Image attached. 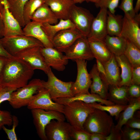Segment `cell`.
<instances>
[{
	"label": "cell",
	"mask_w": 140,
	"mask_h": 140,
	"mask_svg": "<svg viewBox=\"0 0 140 140\" xmlns=\"http://www.w3.org/2000/svg\"><path fill=\"white\" fill-rule=\"evenodd\" d=\"M34 70L27 63L17 57L8 58L3 69L1 85L17 89L27 84Z\"/></svg>",
	"instance_id": "obj_1"
},
{
	"label": "cell",
	"mask_w": 140,
	"mask_h": 140,
	"mask_svg": "<svg viewBox=\"0 0 140 140\" xmlns=\"http://www.w3.org/2000/svg\"><path fill=\"white\" fill-rule=\"evenodd\" d=\"M114 124L111 116L106 112L95 109L87 118L83 127L89 133H99L106 136Z\"/></svg>",
	"instance_id": "obj_2"
},
{
	"label": "cell",
	"mask_w": 140,
	"mask_h": 140,
	"mask_svg": "<svg viewBox=\"0 0 140 140\" xmlns=\"http://www.w3.org/2000/svg\"><path fill=\"white\" fill-rule=\"evenodd\" d=\"M43 87L42 80L33 79L26 85L12 92L8 101L9 103L15 109L27 106Z\"/></svg>",
	"instance_id": "obj_3"
},
{
	"label": "cell",
	"mask_w": 140,
	"mask_h": 140,
	"mask_svg": "<svg viewBox=\"0 0 140 140\" xmlns=\"http://www.w3.org/2000/svg\"><path fill=\"white\" fill-rule=\"evenodd\" d=\"M64 106L63 114L68 123L82 129L87 118L95 109L89 103L81 101H73Z\"/></svg>",
	"instance_id": "obj_4"
},
{
	"label": "cell",
	"mask_w": 140,
	"mask_h": 140,
	"mask_svg": "<svg viewBox=\"0 0 140 140\" xmlns=\"http://www.w3.org/2000/svg\"><path fill=\"white\" fill-rule=\"evenodd\" d=\"M0 39L3 46L12 56L18 54L29 48L37 46L44 47L41 43L31 37L24 35L3 37Z\"/></svg>",
	"instance_id": "obj_5"
},
{
	"label": "cell",
	"mask_w": 140,
	"mask_h": 140,
	"mask_svg": "<svg viewBox=\"0 0 140 140\" xmlns=\"http://www.w3.org/2000/svg\"><path fill=\"white\" fill-rule=\"evenodd\" d=\"M31 111L37 133L42 140H47L45 128L52 120L65 121L66 119L62 113L56 110L34 109Z\"/></svg>",
	"instance_id": "obj_6"
},
{
	"label": "cell",
	"mask_w": 140,
	"mask_h": 140,
	"mask_svg": "<svg viewBox=\"0 0 140 140\" xmlns=\"http://www.w3.org/2000/svg\"><path fill=\"white\" fill-rule=\"evenodd\" d=\"M47 81L42 80L43 87L47 89L52 100L73 96L72 88L73 82H65L58 79L51 70L47 74Z\"/></svg>",
	"instance_id": "obj_7"
},
{
	"label": "cell",
	"mask_w": 140,
	"mask_h": 140,
	"mask_svg": "<svg viewBox=\"0 0 140 140\" xmlns=\"http://www.w3.org/2000/svg\"><path fill=\"white\" fill-rule=\"evenodd\" d=\"M89 11L73 4L70 10L69 19L83 35L87 37L94 18Z\"/></svg>",
	"instance_id": "obj_8"
},
{
	"label": "cell",
	"mask_w": 140,
	"mask_h": 140,
	"mask_svg": "<svg viewBox=\"0 0 140 140\" xmlns=\"http://www.w3.org/2000/svg\"><path fill=\"white\" fill-rule=\"evenodd\" d=\"M66 58L73 61L81 59L90 60L94 58L86 37L77 39L64 52Z\"/></svg>",
	"instance_id": "obj_9"
},
{
	"label": "cell",
	"mask_w": 140,
	"mask_h": 140,
	"mask_svg": "<svg viewBox=\"0 0 140 140\" xmlns=\"http://www.w3.org/2000/svg\"><path fill=\"white\" fill-rule=\"evenodd\" d=\"M77 69V77L73 82L71 90L74 95L79 93H90L89 89L92 82L90 75L87 70V62L83 60H77L75 61Z\"/></svg>",
	"instance_id": "obj_10"
},
{
	"label": "cell",
	"mask_w": 140,
	"mask_h": 140,
	"mask_svg": "<svg viewBox=\"0 0 140 140\" xmlns=\"http://www.w3.org/2000/svg\"><path fill=\"white\" fill-rule=\"evenodd\" d=\"M41 47L37 46L29 48L16 57L26 62L34 70L40 69L47 74L51 69L47 64L41 52Z\"/></svg>",
	"instance_id": "obj_11"
},
{
	"label": "cell",
	"mask_w": 140,
	"mask_h": 140,
	"mask_svg": "<svg viewBox=\"0 0 140 140\" xmlns=\"http://www.w3.org/2000/svg\"><path fill=\"white\" fill-rule=\"evenodd\" d=\"M27 106L30 110L34 109L53 110L63 114L64 106L53 101L48 90L43 87L35 95L34 99Z\"/></svg>",
	"instance_id": "obj_12"
},
{
	"label": "cell",
	"mask_w": 140,
	"mask_h": 140,
	"mask_svg": "<svg viewBox=\"0 0 140 140\" xmlns=\"http://www.w3.org/2000/svg\"><path fill=\"white\" fill-rule=\"evenodd\" d=\"M71 125L65 121L52 120L45 128L47 140H71Z\"/></svg>",
	"instance_id": "obj_13"
},
{
	"label": "cell",
	"mask_w": 140,
	"mask_h": 140,
	"mask_svg": "<svg viewBox=\"0 0 140 140\" xmlns=\"http://www.w3.org/2000/svg\"><path fill=\"white\" fill-rule=\"evenodd\" d=\"M107 11L106 8H100L99 12L92 22L88 39L103 40L108 35Z\"/></svg>",
	"instance_id": "obj_14"
},
{
	"label": "cell",
	"mask_w": 140,
	"mask_h": 140,
	"mask_svg": "<svg viewBox=\"0 0 140 140\" xmlns=\"http://www.w3.org/2000/svg\"><path fill=\"white\" fill-rule=\"evenodd\" d=\"M83 36H85L76 28L65 29L57 33L52 43L54 48L63 52L77 39Z\"/></svg>",
	"instance_id": "obj_15"
},
{
	"label": "cell",
	"mask_w": 140,
	"mask_h": 140,
	"mask_svg": "<svg viewBox=\"0 0 140 140\" xmlns=\"http://www.w3.org/2000/svg\"><path fill=\"white\" fill-rule=\"evenodd\" d=\"M139 23L134 18L124 15L120 36L131 42L140 49Z\"/></svg>",
	"instance_id": "obj_16"
},
{
	"label": "cell",
	"mask_w": 140,
	"mask_h": 140,
	"mask_svg": "<svg viewBox=\"0 0 140 140\" xmlns=\"http://www.w3.org/2000/svg\"><path fill=\"white\" fill-rule=\"evenodd\" d=\"M41 51L48 66L58 71H62L68 59L61 52L54 47H42Z\"/></svg>",
	"instance_id": "obj_17"
},
{
	"label": "cell",
	"mask_w": 140,
	"mask_h": 140,
	"mask_svg": "<svg viewBox=\"0 0 140 140\" xmlns=\"http://www.w3.org/2000/svg\"><path fill=\"white\" fill-rule=\"evenodd\" d=\"M1 4L3 6L2 12L4 26L3 37L24 35L22 27L9 10L7 0H4Z\"/></svg>",
	"instance_id": "obj_18"
},
{
	"label": "cell",
	"mask_w": 140,
	"mask_h": 140,
	"mask_svg": "<svg viewBox=\"0 0 140 140\" xmlns=\"http://www.w3.org/2000/svg\"><path fill=\"white\" fill-rule=\"evenodd\" d=\"M42 24L31 21L26 24L23 29L24 35L37 39L44 47H54L52 41L42 28Z\"/></svg>",
	"instance_id": "obj_19"
},
{
	"label": "cell",
	"mask_w": 140,
	"mask_h": 140,
	"mask_svg": "<svg viewBox=\"0 0 140 140\" xmlns=\"http://www.w3.org/2000/svg\"><path fill=\"white\" fill-rule=\"evenodd\" d=\"M52 100L55 102L64 105L75 101H81L88 103L98 102L106 105L115 104L108 100L102 99L97 94L91 93H79L71 97L56 99Z\"/></svg>",
	"instance_id": "obj_20"
},
{
	"label": "cell",
	"mask_w": 140,
	"mask_h": 140,
	"mask_svg": "<svg viewBox=\"0 0 140 140\" xmlns=\"http://www.w3.org/2000/svg\"><path fill=\"white\" fill-rule=\"evenodd\" d=\"M59 19H69L70 9L74 4L73 0H44Z\"/></svg>",
	"instance_id": "obj_21"
},
{
	"label": "cell",
	"mask_w": 140,
	"mask_h": 140,
	"mask_svg": "<svg viewBox=\"0 0 140 140\" xmlns=\"http://www.w3.org/2000/svg\"><path fill=\"white\" fill-rule=\"evenodd\" d=\"M102 64L106 72L105 84L108 87L109 85L119 86L121 81L120 70L115 55L113 54L108 61Z\"/></svg>",
	"instance_id": "obj_22"
},
{
	"label": "cell",
	"mask_w": 140,
	"mask_h": 140,
	"mask_svg": "<svg viewBox=\"0 0 140 140\" xmlns=\"http://www.w3.org/2000/svg\"><path fill=\"white\" fill-rule=\"evenodd\" d=\"M89 74L92 79L90 87L91 93L97 94L102 99L107 100L109 87L102 79L96 64L93 65Z\"/></svg>",
	"instance_id": "obj_23"
},
{
	"label": "cell",
	"mask_w": 140,
	"mask_h": 140,
	"mask_svg": "<svg viewBox=\"0 0 140 140\" xmlns=\"http://www.w3.org/2000/svg\"><path fill=\"white\" fill-rule=\"evenodd\" d=\"M140 109V97L130 98L125 108L120 114L117 123L114 125L116 131L120 132L123 126L134 115L135 112Z\"/></svg>",
	"instance_id": "obj_24"
},
{
	"label": "cell",
	"mask_w": 140,
	"mask_h": 140,
	"mask_svg": "<svg viewBox=\"0 0 140 140\" xmlns=\"http://www.w3.org/2000/svg\"><path fill=\"white\" fill-rule=\"evenodd\" d=\"M130 98L128 92V86L109 85L107 100L115 104L126 105Z\"/></svg>",
	"instance_id": "obj_25"
},
{
	"label": "cell",
	"mask_w": 140,
	"mask_h": 140,
	"mask_svg": "<svg viewBox=\"0 0 140 140\" xmlns=\"http://www.w3.org/2000/svg\"><path fill=\"white\" fill-rule=\"evenodd\" d=\"M88 39L94 58L99 60L102 63L107 61L111 58L113 54L103 40Z\"/></svg>",
	"instance_id": "obj_26"
},
{
	"label": "cell",
	"mask_w": 140,
	"mask_h": 140,
	"mask_svg": "<svg viewBox=\"0 0 140 140\" xmlns=\"http://www.w3.org/2000/svg\"><path fill=\"white\" fill-rule=\"evenodd\" d=\"M58 20L50 7L45 3L37 9L31 17L32 21L51 24L57 23Z\"/></svg>",
	"instance_id": "obj_27"
},
{
	"label": "cell",
	"mask_w": 140,
	"mask_h": 140,
	"mask_svg": "<svg viewBox=\"0 0 140 140\" xmlns=\"http://www.w3.org/2000/svg\"><path fill=\"white\" fill-rule=\"evenodd\" d=\"M59 20L57 23L54 24L42 23V28L52 42L54 36L59 32L65 29L76 28L69 19Z\"/></svg>",
	"instance_id": "obj_28"
},
{
	"label": "cell",
	"mask_w": 140,
	"mask_h": 140,
	"mask_svg": "<svg viewBox=\"0 0 140 140\" xmlns=\"http://www.w3.org/2000/svg\"><path fill=\"white\" fill-rule=\"evenodd\" d=\"M110 51L115 56L123 54L126 48L127 40L121 36L107 35L103 40Z\"/></svg>",
	"instance_id": "obj_29"
},
{
	"label": "cell",
	"mask_w": 140,
	"mask_h": 140,
	"mask_svg": "<svg viewBox=\"0 0 140 140\" xmlns=\"http://www.w3.org/2000/svg\"><path fill=\"white\" fill-rule=\"evenodd\" d=\"M115 56L118 66L121 70L119 86H128L130 83L133 68L123 54Z\"/></svg>",
	"instance_id": "obj_30"
},
{
	"label": "cell",
	"mask_w": 140,
	"mask_h": 140,
	"mask_svg": "<svg viewBox=\"0 0 140 140\" xmlns=\"http://www.w3.org/2000/svg\"><path fill=\"white\" fill-rule=\"evenodd\" d=\"M123 17L120 15L112 13L108 10L107 29L108 35L120 36L122 27Z\"/></svg>",
	"instance_id": "obj_31"
},
{
	"label": "cell",
	"mask_w": 140,
	"mask_h": 140,
	"mask_svg": "<svg viewBox=\"0 0 140 140\" xmlns=\"http://www.w3.org/2000/svg\"><path fill=\"white\" fill-rule=\"evenodd\" d=\"M29 0H7L9 10L22 27L25 26L23 12L25 5Z\"/></svg>",
	"instance_id": "obj_32"
},
{
	"label": "cell",
	"mask_w": 140,
	"mask_h": 140,
	"mask_svg": "<svg viewBox=\"0 0 140 140\" xmlns=\"http://www.w3.org/2000/svg\"><path fill=\"white\" fill-rule=\"evenodd\" d=\"M127 41V46L123 55L133 68L140 66V49L130 41Z\"/></svg>",
	"instance_id": "obj_33"
},
{
	"label": "cell",
	"mask_w": 140,
	"mask_h": 140,
	"mask_svg": "<svg viewBox=\"0 0 140 140\" xmlns=\"http://www.w3.org/2000/svg\"><path fill=\"white\" fill-rule=\"evenodd\" d=\"M45 3L44 0H29L24 5L23 12L25 25L31 21L34 13L40 6Z\"/></svg>",
	"instance_id": "obj_34"
},
{
	"label": "cell",
	"mask_w": 140,
	"mask_h": 140,
	"mask_svg": "<svg viewBox=\"0 0 140 140\" xmlns=\"http://www.w3.org/2000/svg\"><path fill=\"white\" fill-rule=\"evenodd\" d=\"M89 104L95 109L108 112L111 116H115L116 120H117L120 113L125 108L127 105L115 104L110 105H103L101 103H97V102Z\"/></svg>",
	"instance_id": "obj_35"
},
{
	"label": "cell",
	"mask_w": 140,
	"mask_h": 140,
	"mask_svg": "<svg viewBox=\"0 0 140 140\" xmlns=\"http://www.w3.org/2000/svg\"><path fill=\"white\" fill-rule=\"evenodd\" d=\"M121 140H139L140 129L125 126L121 131Z\"/></svg>",
	"instance_id": "obj_36"
},
{
	"label": "cell",
	"mask_w": 140,
	"mask_h": 140,
	"mask_svg": "<svg viewBox=\"0 0 140 140\" xmlns=\"http://www.w3.org/2000/svg\"><path fill=\"white\" fill-rule=\"evenodd\" d=\"M69 135L71 139L75 140H90V133L83 129L71 125Z\"/></svg>",
	"instance_id": "obj_37"
},
{
	"label": "cell",
	"mask_w": 140,
	"mask_h": 140,
	"mask_svg": "<svg viewBox=\"0 0 140 140\" xmlns=\"http://www.w3.org/2000/svg\"><path fill=\"white\" fill-rule=\"evenodd\" d=\"M134 0H122L118 7L123 11L124 15L134 18L136 13L133 6Z\"/></svg>",
	"instance_id": "obj_38"
},
{
	"label": "cell",
	"mask_w": 140,
	"mask_h": 140,
	"mask_svg": "<svg viewBox=\"0 0 140 140\" xmlns=\"http://www.w3.org/2000/svg\"><path fill=\"white\" fill-rule=\"evenodd\" d=\"M120 0H100L95 4L97 8H104L112 13H115Z\"/></svg>",
	"instance_id": "obj_39"
},
{
	"label": "cell",
	"mask_w": 140,
	"mask_h": 140,
	"mask_svg": "<svg viewBox=\"0 0 140 140\" xmlns=\"http://www.w3.org/2000/svg\"><path fill=\"white\" fill-rule=\"evenodd\" d=\"M13 124L12 128L10 129L3 126L2 129L6 134L8 138L10 140H17L18 138L15 132V128L18 124L19 121L17 117L15 115L12 116Z\"/></svg>",
	"instance_id": "obj_40"
},
{
	"label": "cell",
	"mask_w": 140,
	"mask_h": 140,
	"mask_svg": "<svg viewBox=\"0 0 140 140\" xmlns=\"http://www.w3.org/2000/svg\"><path fill=\"white\" fill-rule=\"evenodd\" d=\"M16 90L14 88L1 85L0 87V106L2 102L9 100L12 93ZM1 111L0 109V112Z\"/></svg>",
	"instance_id": "obj_41"
},
{
	"label": "cell",
	"mask_w": 140,
	"mask_h": 140,
	"mask_svg": "<svg viewBox=\"0 0 140 140\" xmlns=\"http://www.w3.org/2000/svg\"><path fill=\"white\" fill-rule=\"evenodd\" d=\"M12 116L7 110H2L0 112V129L3 126H10L12 125Z\"/></svg>",
	"instance_id": "obj_42"
},
{
	"label": "cell",
	"mask_w": 140,
	"mask_h": 140,
	"mask_svg": "<svg viewBox=\"0 0 140 140\" xmlns=\"http://www.w3.org/2000/svg\"><path fill=\"white\" fill-rule=\"evenodd\" d=\"M140 113L139 112V113ZM138 113L137 115L133 116L129 119L124 125L125 126L135 129H140V114Z\"/></svg>",
	"instance_id": "obj_43"
},
{
	"label": "cell",
	"mask_w": 140,
	"mask_h": 140,
	"mask_svg": "<svg viewBox=\"0 0 140 140\" xmlns=\"http://www.w3.org/2000/svg\"><path fill=\"white\" fill-rule=\"evenodd\" d=\"M128 92L130 98L140 97V85L135 84H130L128 86Z\"/></svg>",
	"instance_id": "obj_44"
},
{
	"label": "cell",
	"mask_w": 140,
	"mask_h": 140,
	"mask_svg": "<svg viewBox=\"0 0 140 140\" xmlns=\"http://www.w3.org/2000/svg\"><path fill=\"white\" fill-rule=\"evenodd\" d=\"M131 84L140 85V66L133 68L130 84Z\"/></svg>",
	"instance_id": "obj_45"
},
{
	"label": "cell",
	"mask_w": 140,
	"mask_h": 140,
	"mask_svg": "<svg viewBox=\"0 0 140 140\" xmlns=\"http://www.w3.org/2000/svg\"><path fill=\"white\" fill-rule=\"evenodd\" d=\"M114 126V124L112 126L109 135L106 136V140H121V131H116Z\"/></svg>",
	"instance_id": "obj_46"
},
{
	"label": "cell",
	"mask_w": 140,
	"mask_h": 140,
	"mask_svg": "<svg viewBox=\"0 0 140 140\" xmlns=\"http://www.w3.org/2000/svg\"><path fill=\"white\" fill-rule=\"evenodd\" d=\"M96 59V64L97 69L104 83L106 72L104 66L100 60L97 59Z\"/></svg>",
	"instance_id": "obj_47"
},
{
	"label": "cell",
	"mask_w": 140,
	"mask_h": 140,
	"mask_svg": "<svg viewBox=\"0 0 140 140\" xmlns=\"http://www.w3.org/2000/svg\"><path fill=\"white\" fill-rule=\"evenodd\" d=\"M3 6L2 4H0V38L3 37L4 26L2 16V12Z\"/></svg>",
	"instance_id": "obj_48"
},
{
	"label": "cell",
	"mask_w": 140,
	"mask_h": 140,
	"mask_svg": "<svg viewBox=\"0 0 140 140\" xmlns=\"http://www.w3.org/2000/svg\"><path fill=\"white\" fill-rule=\"evenodd\" d=\"M106 136L96 133L90 134V140H106Z\"/></svg>",
	"instance_id": "obj_49"
},
{
	"label": "cell",
	"mask_w": 140,
	"mask_h": 140,
	"mask_svg": "<svg viewBox=\"0 0 140 140\" xmlns=\"http://www.w3.org/2000/svg\"><path fill=\"white\" fill-rule=\"evenodd\" d=\"M12 56L5 49L0 39V57L9 58Z\"/></svg>",
	"instance_id": "obj_50"
},
{
	"label": "cell",
	"mask_w": 140,
	"mask_h": 140,
	"mask_svg": "<svg viewBox=\"0 0 140 140\" xmlns=\"http://www.w3.org/2000/svg\"><path fill=\"white\" fill-rule=\"evenodd\" d=\"M7 58L0 57V82L2 80L3 69Z\"/></svg>",
	"instance_id": "obj_51"
},
{
	"label": "cell",
	"mask_w": 140,
	"mask_h": 140,
	"mask_svg": "<svg viewBox=\"0 0 140 140\" xmlns=\"http://www.w3.org/2000/svg\"><path fill=\"white\" fill-rule=\"evenodd\" d=\"M75 4L76 3H81L84 2H91L95 4L97 3L100 0H73Z\"/></svg>",
	"instance_id": "obj_52"
},
{
	"label": "cell",
	"mask_w": 140,
	"mask_h": 140,
	"mask_svg": "<svg viewBox=\"0 0 140 140\" xmlns=\"http://www.w3.org/2000/svg\"><path fill=\"white\" fill-rule=\"evenodd\" d=\"M134 8L136 13H137L140 10V0H137Z\"/></svg>",
	"instance_id": "obj_53"
},
{
	"label": "cell",
	"mask_w": 140,
	"mask_h": 140,
	"mask_svg": "<svg viewBox=\"0 0 140 140\" xmlns=\"http://www.w3.org/2000/svg\"><path fill=\"white\" fill-rule=\"evenodd\" d=\"M4 0H0V4H1L2 2Z\"/></svg>",
	"instance_id": "obj_54"
},
{
	"label": "cell",
	"mask_w": 140,
	"mask_h": 140,
	"mask_svg": "<svg viewBox=\"0 0 140 140\" xmlns=\"http://www.w3.org/2000/svg\"><path fill=\"white\" fill-rule=\"evenodd\" d=\"M1 85V82H0V87Z\"/></svg>",
	"instance_id": "obj_55"
},
{
	"label": "cell",
	"mask_w": 140,
	"mask_h": 140,
	"mask_svg": "<svg viewBox=\"0 0 140 140\" xmlns=\"http://www.w3.org/2000/svg\"></svg>",
	"instance_id": "obj_56"
}]
</instances>
